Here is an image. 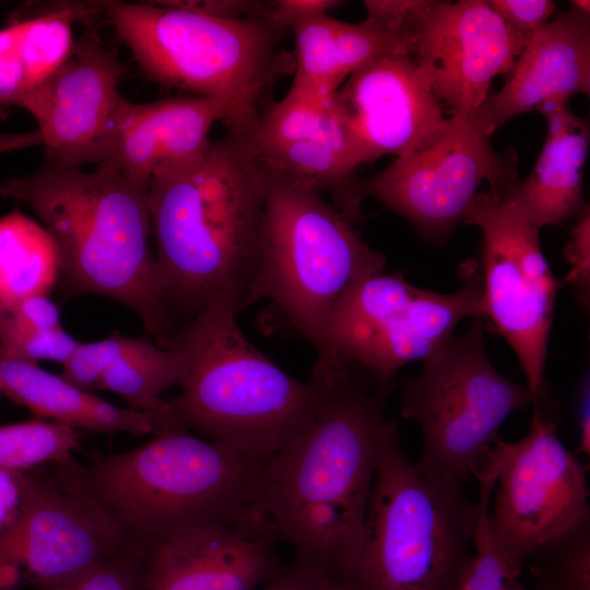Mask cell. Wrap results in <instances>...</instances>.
Wrapping results in <instances>:
<instances>
[{
  "label": "cell",
  "instance_id": "cell-1",
  "mask_svg": "<svg viewBox=\"0 0 590 590\" xmlns=\"http://www.w3.org/2000/svg\"><path fill=\"white\" fill-rule=\"evenodd\" d=\"M310 381L306 414L264 462L258 506L295 560L339 585L361 548L379 451L396 424L385 412L391 390L342 356L317 358Z\"/></svg>",
  "mask_w": 590,
  "mask_h": 590
},
{
  "label": "cell",
  "instance_id": "cell-2",
  "mask_svg": "<svg viewBox=\"0 0 590 590\" xmlns=\"http://www.w3.org/2000/svg\"><path fill=\"white\" fill-rule=\"evenodd\" d=\"M267 191V175L245 139L229 132L151 180L146 199L155 259L177 328L179 318L185 323L219 298L234 300L240 310L248 306Z\"/></svg>",
  "mask_w": 590,
  "mask_h": 590
},
{
  "label": "cell",
  "instance_id": "cell-3",
  "mask_svg": "<svg viewBox=\"0 0 590 590\" xmlns=\"http://www.w3.org/2000/svg\"><path fill=\"white\" fill-rule=\"evenodd\" d=\"M28 205L54 238L67 294H95L133 310L156 339L177 326L150 247L148 188L110 165L93 172L45 157L40 167L0 184Z\"/></svg>",
  "mask_w": 590,
  "mask_h": 590
},
{
  "label": "cell",
  "instance_id": "cell-4",
  "mask_svg": "<svg viewBox=\"0 0 590 590\" xmlns=\"http://www.w3.org/2000/svg\"><path fill=\"white\" fill-rule=\"evenodd\" d=\"M238 311L234 300L219 298L156 341L185 363L181 392L168 401L175 424L266 461L297 428L314 385L257 350L238 326Z\"/></svg>",
  "mask_w": 590,
  "mask_h": 590
},
{
  "label": "cell",
  "instance_id": "cell-5",
  "mask_svg": "<svg viewBox=\"0 0 590 590\" xmlns=\"http://www.w3.org/2000/svg\"><path fill=\"white\" fill-rule=\"evenodd\" d=\"M102 12L153 81L226 102L227 132L247 135L269 107L273 84L294 72L285 30L266 17L224 19L172 1H102Z\"/></svg>",
  "mask_w": 590,
  "mask_h": 590
},
{
  "label": "cell",
  "instance_id": "cell-6",
  "mask_svg": "<svg viewBox=\"0 0 590 590\" xmlns=\"http://www.w3.org/2000/svg\"><path fill=\"white\" fill-rule=\"evenodd\" d=\"M266 461L172 427L132 450L71 467L127 540L144 552L179 528L259 508Z\"/></svg>",
  "mask_w": 590,
  "mask_h": 590
},
{
  "label": "cell",
  "instance_id": "cell-7",
  "mask_svg": "<svg viewBox=\"0 0 590 590\" xmlns=\"http://www.w3.org/2000/svg\"><path fill=\"white\" fill-rule=\"evenodd\" d=\"M475 524L464 484L422 474L396 423L379 451L361 548L339 587L447 590L471 553Z\"/></svg>",
  "mask_w": 590,
  "mask_h": 590
},
{
  "label": "cell",
  "instance_id": "cell-8",
  "mask_svg": "<svg viewBox=\"0 0 590 590\" xmlns=\"http://www.w3.org/2000/svg\"><path fill=\"white\" fill-rule=\"evenodd\" d=\"M267 178L261 255L247 305L271 300L314 346L317 358L327 357L332 307L355 283L382 272L386 258L316 187Z\"/></svg>",
  "mask_w": 590,
  "mask_h": 590
},
{
  "label": "cell",
  "instance_id": "cell-9",
  "mask_svg": "<svg viewBox=\"0 0 590 590\" xmlns=\"http://www.w3.org/2000/svg\"><path fill=\"white\" fill-rule=\"evenodd\" d=\"M423 361L403 382L400 413L414 420L423 446L415 464L425 476L464 484L514 412L535 401L527 385L503 376L484 345L482 318Z\"/></svg>",
  "mask_w": 590,
  "mask_h": 590
},
{
  "label": "cell",
  "instance_id": "cell-10",
  "mask_svg": "<svg viewBox=\"0 0 590 590\" xmlns=\"http://www.w3.org/2000/svg\"><path fill=\"white\" fill-rule=\"evenodd\" d=\"M465 318H485L480 266L461 268V286L450 294L415 287L402 274L384 272L351 286L326 323L329 355L339 354L392 390L399 369L422 362L453 335Z\"/></svg>",
  "mask_w": 590,
  "mask_h": 590
},
{
  "label": "cell",
  "instance_id": "cell-11",
  "mask_svg": "<svg viewBox=\"0 0 590 590\" xmlns=\"http://www.w3.org/2000/svg\"><path fill=\"white\" fill-rule=\"evenodd\" d=\"M545 399L533 402L523 437L497 438L483 456L496 475L489 534L505 569L517 579L541 546L590 523L588 465L559 440L558 417Z\"/></svg>",
  "mask_w": 590,
  "mask_h": 590
},
{
  "label": "cell",
  "instance_id": "cell-12",
  "mask_svg": "<svg viewBox=\"0 0 590 590\" xmlns=\"http://www.w3.org/2000/svg\"><path fill=\"white\" fill-rule=\"evenodd\" d=\"M72 461L21 473L19 512L0 533V590L61 582L139 550L79 482Z\"/></svg>",
  "mask_w": 590,
  "mask_h": 590
},
{
  "label": "cell",
  "instance_id": "cell-13",
  "mask_svg": "<svg viewBox=\"0 0 590 590\" xmlns=\"http://www.w3.org/2000/svg\"><path fill=\"white\" fill-rule=\"evenodd\" d=\"M517 178V154L496 152L470 114L452 116L381 172L358 180L356 196L374 198L406 219L427 241L444 243L486 181L502 194Z\"/></svg>",
  "mask_w": 590,
  "mask_h": 590
},
{
  "label": "cell",
  "instance_id": "cell-14",
  "mask_svg": "<svg viewBox=\"0 0 590 590\" xmlns=\"http://www.w3.org/2000/svg\"><path fill=\"white\" fill-rule=\"evenodd\" d=\"M464 223L483 233L479 266L485 317L515 352L538 400L546 396L544 368L559 284L543 256L539 229L491 191L479 192Z\"/></svg>",
  "mask_w": 590,
  "mask_h": 590
},
{
  "label": "cell",
  "instance_id": "cell-15",
  "mask_svg": "<svg viewBox=\"0 0 590 590\" xmlns=\"http://www.w3.org/2000/svg\"><path fill=\"white\" fill-rule=\"evenodd\" d=\"M392 8L409 55L452 116L480 109L492 80L510 71L528 43L484 0H400Z\"/></svg>",
  "mask_w": 590,
  "mask_h": 590
},
{
  "label": "cell",
  "instance_id": "cell-16",
  "mask_svg": "<svg viewBox=\"0 0 590 590\" xmlns=\"http://www.w3.org/2000/svg\"><path fill=\"white\" fill-rule=\"evenodd\" d=\"M126 71L117 50L88 32L46 82L24 95L17 106L36 120L31 139L45 145L47 157L76 167L113 158L128 103L118 90Z\"/></svg>",
  "mask_w": 590,
  "mask_h": 590
},
{
  "label": "cell",
  "instance_id": "cell-17",
  "mask_svg": "<svg viewBox=\"0 0 590 590\" xmlns=\"http://www.w3.org/2000/svg\"><path fill=\"white\" fill-rule=\"evenodd\" d=\"M278 542L258 507L179 528L144 551V590H256L281 567Z\"/></svg>",
  "mask_w": 590,
  "mask_h": 590
},
{
  "label": "cell",
  "instance_id": "cell-18",
  "mask_svg": "<svg viewBox=\"0 0 590 590\" xmlns=\"http://www.w3.org/2000/svg\"><path fill=\"white\" fill-rule=\"evenodd\" d=\"M333 105L356 167L406 153L446 120L426 72L406 54L358 68L335 91Z\"/></svg>",
  "mask_w": 590,
  "mask_h": 590
},
{
  "label": "cell",
  "instance_id": "cell-19",
  "mask_svg": "<svg viewBox=\"0 0 590 590\" xmlns=\"http://www.w3.org/2000/svg\"><path fill=\"white\" fill-rule=\"evenodd\" d=\"M590 93L589 16L571 8L526 44L499 92L472 113L492 135L507 120L547 102L568 103Z\"/></svg>",
  "mask_w": 590,
  "mask_h": 590
},
{
  "label": "cell",
  "instance_id": "cell-20",
  "mask_svg": "<svg viewBox=\"0 0 590 590\" xmlns=\"http://www.w3.org/2000/svg\"><path fill=\"white\" fill-rule=\"evenodd\" d=\"M232 107L204 97L165 98L150 103L128 101L120 121L110 165L149 188L151 180L199 156L210 144L215 122L229 128Z\"/></svg>",
  "mask_w": 590,
  "mask_h": 590
},
{
  "label": "cell",
  "instance_id": "cell-21",
  "mask_svg": "<svg viewBox=\"0 0 590 590\" xmlns=\"http://www.w3.org/2000/svg\"><path fill=\"white\" fill-rule=\"evenodd\" d=\"M547 121L540 156L524 180H517L502 196L539 229L577 216L586 206L582 173L589 149V123L568 103L547 102L538 108Z\"/></svg>",
  "mask_w": 590,
  "mask_h": 590
},
{
  "label": "cell",
  "instance_id": "cell-22",
  "mask_svg": "<svg viewBox=\"0 0 590 590\" xmlns=\"http://www.w3.org/2000/svg\"><path fill=\"white\" fill-rule=\"evenodd\" d=\"M0 388L34 414L73 428L99 433L153 434L155 418L145 412L116 406L40 368L0 344Z\"/></svg>",
  "mask_w": 590,
  "mask_h": 590
},
{
  "label": "cell",
  "instance_id": "cell-23",
  "mask_svg": "<svg viewBox=\"0 0 590 590\" xmlns=\"http://www.w3.org/2000/svg\"><path fill=\"white\" fill-rule=\"evenodd\" d=\"M185 377L182 357L172 349L151 342L146 337L130 338L126 349L103 371L97 389L126 399L133 410L151 414L156 434L174 423L168 401L161 393L180 386Z\"/></svg>",
  "mask_w": 590,
  "mask_h": 590
},
{
  "label": "cell",
  "instance_id": "cell-24",
  "mask_svg": "<svg viewBox=\"0 0 590 590\" xmlns=\"http://www.w3.org/2000/svg\"><path fill=\"white\" fill-rule=\"evenodd\" d=\"M60 275L48 231L15 210L0 217V303L47 295Z\"/></svg>",
  "mask_w": 590,
  "mask_h": 590
},
{
  "label": "cell",
  "instance_id": "cell-25",
  "mask_svg": "<svg viewBox=\"0 0 590 590\" xmlns=\"http://www.w3.org/2000/svg\"><path fill=\"white\" fill-rule=\"evenodd\" d=\"M243 138L253 149L304 141L332 142L347 146L333 105V96L318 98L292 88L278 103L270 104L251 132Z\"/></svg>",
  "mask_w": 590,
  "mask_h": 590
},
{
  "label": "cell",
  "instance_id": "cell-26",
  "mask_svg": "<svg viewBox=\"0 0 590 590\" xmlns=\"http://www.w3.org/2000/svg\"><path fill=\"white\" fill-rule=\"evenodd\" d=\"M0 344L27 361L63 364L79 342L62 329L48 296L35 295L0 303Z\"/></svg>",
  "mask_w": 590,
  "mask_h": 590
},
{
  "label": "cell",
  "instance_id": "cell-27",
  "mask_svg": "<svg viewBox=\"0 0 590 590\" xmlns=\"http://www.w3.org/2000/svg\"><path fill=\"white\" fill-rule=\"evenodd\" d=\"M102 10V1L59 4L55 10L20 17L22 33L16 52L25 72V95L46 82L71 55L75 44L72 22Z\"/></svg>",
  "mask_w": 590,
  "mask_h": 590
},
{
  "label": "cell",
  "instance_id": "cell-28",
  "mask_svg": "<svg viewBox=\"0 0 590 590\" xmlns=\"http://www.w3.org/2000/svg\"><path fill=\"white\" fill-rule=\"evenodd\" d=\"M79 447L76 429L57 422L0 426V469L25 472L45 464L66 463Z\"/></svg>",
  "mask_w": 590,
  "mask_h": 590
},
{
  "label": "cell",
  "instance_id": "cell-29",
  "mask_svg": "<svg viewBox=\"0 0 590 590\" xmlns=\"http://www.w3.org/2000/svg\"><path fill=\"white\" fill-rule=\"evenodd\" d=\"M528 562L534 590H590V523L547 542Z\"/></svg>",
  "mask_w": 590,
  "mask_h": 590
},
{
  "label": "cell",
  "instance_id": "cell-30",
  "mask_svg": "<svg viewBox=\"0 0 590 590\" xmlns=\"http://www.w3.org/2000/svg\"><path fill=\"white\" fill-rule=\"evenodd\" d=\"M477 481L480 495L475 503L474 552L462 563L447 590H528L507 573L489 534L487 514L495 482L485 476Z\"/></svg>",
  "mask_w": 590,
  "mask_h": 590
},
{
  "label": "cell",
  "instance_id": "cell-31",
  "mask_svg": "<svg viewBox=\"0 0 590 590\" xmlns=\"http://www.w3.org/2000/svg\"><path fill=\"white\" fill-rule=\"evenodd\" d=\"M34 590H144V552L127 551L73 578Z\"/></svg>",
  "mask_w": 590,
  "mask_h": 590
},
{
  "label": "cell",
  "instance_id": "cell-32",
  "mask_svg": "<svg viewBox=\"0 0 590 590\" xmlns=\"http://www.w3.org/2000/svg\"><path fill=\"white\" fill-rule=\"evenodd\" d=\"M129 339L116 332L99 341L79 343L59 376L82 390H96L103 371L126 349Z\"/></svg>",
  "mask_w": 590,
  "mask_h": 590
},
{
  "label": "cell",
  "instance_id": "cell-33",
  "mask_svg": "<svg viewBox=\"0 0 590 590\" xmlns=\"http://www.w3.org/2000/svg\"><path fill=\"white\" fill-rule=\"evenodd\" d=\"M570 239L564 248V256L569 264L565 276L567 284L573 286L582 303H588L590 287V212L589 205L577 215Z\"/></svg>",
  "mask_w": 590,
  "mask_h": 590
},
{
  "label": "cell",
  "instance_id": "cell-34",
  "mask_svg": "<svg viewBox=\"0 0 590 590\" xmlns=\"http://www.w3.org/2000/svg\"><path fill=\"white\" fill-rule=\"evenodd\" d=\"M487 2L515 33L527 40L548 22L556 8L555 1L550 0H491Z\"/></svg>",
  "mask_w": 590,
  "mask_h": 590
},
{
  "label": "cell",
  "instance_id": "cell-35",
  "mask_svg": "<svg viewBox=\"0 0 590 590\" xmlns=\"http://www.w3.org/2000/svg\"><path fill=\"white\" fill-rule=\"evenodd\" d=\"M261 590H342L339 585L320 569L294 562L280 569Z\"/></svg>",
  "mask_w": 590,
  "mask_h": 590
},
{
  "label": "cell",
  "instance_id": "cell-36",
  "mask_svg": "<svg viewBox=\"0 0 590 590\" xmlns=\"http://www.w3.org/2000/svg\"><path fill=\"white\" fill-rule=\"evenodd\" d=\"M340 2L332 0H279L266 3L264 17L282 30L294 24L328 13Z\"/></svg>",
  "mask_w": 590,
  "mask_h": 590
},
{
  "label": "cell",
  "instance_id": "cell-37",
  "mask_svg": "<svg viewBox=\"0 0 590 590\" xmlns=\"http://www.w3.org/2000/svg\"><path fill=\"white\" fill-rule=\"evenodd\" d=\"M25 93V72L17 52L0 58V104L17 106Z\"/></svg>",
  "mask_w": 590,
  "mask_h": 590
},
{
  "label": "cell",
  "instance_id": "cell-38",
  "mask_svg": "<svg viewBox=\"0 0 590 590\" xmlns=\"http://www.w3.org/2000/svg\"><path fill=\"white\" fill-rule=\"evenodd\" d=\"M21 473L0 469V533L15 519L22 495Z\"/></svg>",
  "mask_w": 590,
  "mask_h": 590
},
{
  "label": "cell",
  "instance_id": "cell-39",
  "mask_svg": "<svg viewBox=\"0 0 590 590\" xmlns=\"http://www.w3.org/2000/svg\"><path fill=\"white\" fill-rule=\"evenodd\" d=\"M579 411V447L576 453L590 455V399L589 385L586 382L580 396Z\"/></svg>",
  "mask_w": 590,
  "mask_h": 590
},
{
  "label": "cell",
  "instance_id": "cell-40",
  "mask_svg": "<svg viewBox=\"0 0 590 590\" xmlns=\"http://www.w3.org/2000/svg\"><path fill=\"white\" fill-rule=\"evenodd\" d=\"M22 33V22L15 19L0 30V58L13 54L17 49Z\"/></svg>",
  "mask_w": 590,
  "mask_h": 590
},
{
  "label": "cell",
  "instance_id": "cell-41",
  "mask_svg": "<svg viewBox=\"0 0 590 590\" xmlns=\"http://www.w3.org/2000/svg\"><path fill=\"white\" fill-rule=\"evenodd\" d=\"M571 8L589 16L590 13V2L588 0H575L570 1Z\"/></svg>",
  "mask_w": 590,
  "mask_h": 590
},
{
  "label": "cell",
  "instance_id": "cell-42",
  "mask_svg": "<svg viewBox=\"0 0 590 590\" xmlns=\"http://www.w3.org/2000/svg\"><path fill=\"white\" fill-rule=\"evenodd\" d=\"M0 390H1V388H0Z\"/></svg>",
  "mask_w": 590,
  "mask_h": 590
}]
</instances>
